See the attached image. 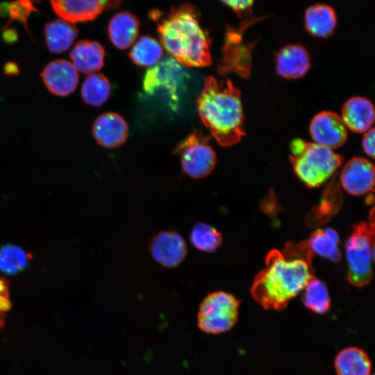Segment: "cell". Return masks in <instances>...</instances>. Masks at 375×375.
I'll list each match as a JSON object with an SVG mask.
<instances>
[{
  "label": "cell",
  "mask_w": 375,
  "mask_h": 375,
  "mask_svg": "<svg viewBox=\"0 0 375 375\" xmlns=\"http://www.w3.org/2000/svg\"><path fill=\"white\" fill-rule=\"evenodd\" d=\"M119 1L53 0L51 6L60 19L71 24L91 21L104 10L119 6Z\"/></svg>",
  "instance_id": "obj_10"
},
{
  "label": "cell",
  "mask_w": 375,
  "mask_h": 375,
  "mask_svg": "<svg viewBox=\"0 0 375 375\" xmlns=\"http://www.w3.org/2000/svg\"><path fill=\"white\" fill-rule=\"evenodd\" d=\"M341 118L347 128L351 131L366 132L374 122V106L365 97H351L344 103Z\"/></svg>",
  "instance_id": "obj_15"
},
{
  "label": "cell",
  "mask_w": 375,
  "mask_h": 375,
  "mask_svg": "<svg viewBox=\"0 0 375 375\" xmlns=\"http://www.w3.org/2000/svg\"><path fill=\"white\" fill-rule=\"evenodd\" d=\"M149 249L153 258L165 267L180 265L187 255V245L183 238L174 231H162L150 241Z\"/></svg>",
  "instance_id": "obj_11"
},
{
  "label": "cell",
  "mask_w": 375,
  "mask_h": 375,
  "mask_svg": "<svg viewBox=\"0 0 375 375\" xmlns=\"http://www.w3.org/2000/svg\"><path fill=\"white\" fill-rule=\"evenodd\" d=\"M371 221L355 225L345 244L349 282L358 288L369 284L373 277L374 260V208Z\"/></svg>",
  "instance_id": "obj_5"
},
{
  "label": "cell",
  "mask_w": 375,
  "mask_h": 375,
  "mask_svg": "<svg viewBox=\"0 0 375 375\" xmlns=\"http://www.w3.org/2000/svg\"><path fill=\"white\" fill-rule=\"evenodd\" d=\"M17 32L15 30H7L3 34V39L7 42H13L17 39Z\"/></svg>",
  "instance_id": "obj_32"
},
{
  "label": "cell",
  "mask_w": 375,
  "mask_h": 375,
  "mask_svg": "<svg viewBox=\"0 0 375 375\" xmlns=\"http://www.w3.org/2000/svg\"><path fill=\"white\" fill-rule=\"evenodd\" d=\"M92 133L97 142L106 148H116L124 144L128 134L125 119L116 112H106L97 118Z\"/></svg>",
  "instance_id": "obj_14"
},
{
  "label": "cell",
  "mask_w": 375,
  "mask_h": 375,
  "mask_svg": "<svg viewBox=\"0 0 375 375\" xmlns=\"http://www.w3.org/2000/svg\"><path fill=\"white\" fill-rule=\"evenodd\" d=\"M76 27L62 19H57L45 25L47 46L52 53H60L67 50L78 35Z\"/></svg>",
  "instance_id": "obj_21"
},
{
  "label": "cell",
  "mask_w": 375,
  "mask_h": 375,
  "mask_svg": "<svg viewBox=\"0 0 375 375\" xmlns=\"http://www.w3.org/2000/svg\"><path fill=\"white\" fill-rule=\"evenodd\" d=\"M337 375H370L372 362L367 353L357 347H349L335 356Z\"/></svg>",
  "instance_id": "obj_19"
},
{
  "label": "cell",
  "mask_w": 375,
  "mask_h": 375,
  "mask_svg": "<svg viewBox=\"0 0 375 375\" xmlns=\"http://www.w3.org/2000/svg\"><path fill=\"white\" fill-rule=\"evenodd\" d=\"M370 375H374V374H370Z\"/></svg>",
  "instance_id": "obj_34"
},
{
  "label": "cell",
  "mask_w": 375,
  "mask_h": 375,
  "mask_svg": "<svg viewBox=\"0 0 375 375\" xmlns=\"http://www.w3.org/2000/svg\"><path fill=\"white\" fill-rule=\"evenodd\" d=\"M190 241L197 249L212 253L222 244V237L221 233L213 226L204 222H198L192 229Z\"/></svg>",
  "instance_id": "obj_26"
},
{
  "label": "cell",
  "mask_w": 375,
  "mask_h": 375,
  "mask_svg": "<svg viewBox=\"0 0 375 375\" xmlns=\"http://www.w3.org/2000/svg\"><path fill=\"white\" fill-rule=\"evenodd\" d=\"M149 17L157 25L162 46L181 65L201 67L211 64L210 39L194 6L185 3L167 12L154 9Z\"/></svg>",
  "instance_id": "obj_2"
},
{
  "label": "cell",
  "mask_w": 375,
  "mask_h": 375,
  "mask_svg": "<svg viewBox=\"0 0 375 375\" xmlns=\"http://www.w3.org/2000/svg\"><path fill=\"white\" fill-rule=\"evenodd\" d=\"M276 60L277 73L290 79L303 76L310 66L307 51L299 44H289L281 49Z\"/></svg>",
  "instance_id": "obj_16"
},
{
  "label": "cell",
  "mask_w": 375,
  "mask_h": 375,
  "mask_svg": "<svg viewBox=\"0 0 375 375\" xmlns=\"http://www.w3.org/2000/svg\"><path fill=\"white\" fill-rule=\"evenodd\" d=\"M240 301L233 294L217 291L208 294L199 306L197 325L204 333L219 334L231 329L238 319Z\"/></svg>",
  "instance_id": "obj_6"
},
{
  "label": "cell",
  "mask_w": 375,
  "mask_h": 375,
  "mask_svg": "<svg viewBox=\"0 0 375 375\" xmlns=\"http://www.w3.org/2000/svg\"><path fill=\"white\" fill-rule=\"evenodd\" d=\"M241 92L229 79H205L197 98L199 117L217 143L230 147L244 135Z\"/></svg>",
  "instance_id": "obj_3"
},
{
  "label": "cell",
  "mask_w": 375,
  "mask_h": 375,
  "mask_svg": "<svg viewBox=\"0 0 375 375\" xmlns=\"http://www.w3.org/2000/svg\"><path fill=\"white\" fill-rule=\"evenodd\" d=\"M32 1H19L12 2L8 5L10 17L15 20H18L26 26L27 19L33 11H35Z\"/></svg>",
  "instance_id": "obj_28"
},
{
  "label": "cell",
  "mask_w": 375,
  "mask_h": 375,
  "mask_svg": "<svg viewBox=\"0 0 375 375\" xmlns=\"http://www.w3.org/2000/svg\"><path fill=\"white\" fill-rule=\"evenodd\" d=\"M140 22L132 13L126 11L116 14L108 24V36L112 43L119 49L131 47L139 33Z\"/></svg>",
  "instance_id": "obj_18"
},
{
  "label": "cell",
  "mask_w": 375,
  "mask_h": 375,
  "mask_svg": "<svg viewBox=\"0 0 375 375\" xmlns=\"http://www.w3.org/2000/svg\"><path fill=\"white\" fill-rule=\"evenodd\" d=\"M309 130L315 143L331 149L342 146L348 135L341 117L331 111H322L315 115Z\"/></svg>",
  "instance_id": "obj_9"
},
{
  "label": "cell",
  "mask_w": 375,
  "mask_h": 375,
  "mask_svg": "<svg viewBox=\"0 0 375 375\" xmlns=\"http://www.w3.org/2000/svg\"><path fill=\"white\" fill-rule=\"evenodd\" d=\"M337 23L335 10L330 6L317 3L308 7L305 13V26L312 35L326 38L334 31Z\"/></svg>",
  "instance_id": "obj_20"
},
{
  "label": "cell",
  "mask_w": 375,
  "mask_h": 375,
  "mask_svg": "<svg viewBox=\"0 0 375 375\" xmlns=\"http://www.w3.org/2000/svg\"><path fill=\"white\" fill-rule=\"evenodd\" d=\"M290 151V160L297 176L310 188L322 185L343 161V157L331 149L301 139L292 140Z\"/></svg>",
  "instance_id": "obj_4"
},
{
  "label": "cell",
  "mask_w": 375,
  "mask_h": 375,
  "mask_svg": "<svg viewBox=\"0 0 375 375\" xmlns=\"http://www.w3.org/2000/svg\"><path fill=\"white\" fill-rule=\"evenodd\" d=\"M302 302L315 313H326L331 308V298L326 284L313 276L303 289Z\"/></svg>",
  "instance_id": "obj_23"
},
{
  "label": "cell",
  "mask_w": 375,
  "mask_h": 375,
  "mask_svg": "<svg viewBox=\"0 0 375 375\" xmlns=\"http://www.w3.org/2000/svg\"><path fill=\"white\" fill-rule=\"evenodd\" d=\"M111 90L110 81L101 73L89 74L81 87V97L90 106H100L108 99Z\"/></svg>",
  "instance_id": "obj_24"
},
{
  "label": "cell",
  "mask_w": 375,
  "mask_h": 375,
  "mask_svg": "<svg viewBox=\"0 0 375 375\" xmlns=\"http://www.w3.org/2000/svg\"><path fill=\"white\" fill-rule=\"evenodd\" d=\"M47 90L53 94L65 97L72 94L78 83V73L73 64L64 59L53 60L41 73Z\"/></svg>",
  "instance_id": "obj_13"
},
{
  "label": "cell",
  "mask_w": 375,
  "mask_h": 375,
  "mask_svg": "<svg viewBox=\"0 0 375 375\" xmlns=\"http://www.w3.org/2000/svg\"><path fill=\"white\" fill-rule=\"evenodd\" d=\"M208 140L201 132H194L175 149L181 154L182 170L191 178H205L215 168L217 156Z\"/></svg>",
  "instance_id": "obj_8"
},
{
  "label": "cell",
  "mask_w": 375,
  "mask_h": 375,
  "mask_svg": "<svg viewBox=\"0 0 375 375\" xmlns=\"http://www.w3.org/2000/svg\"><path fill=\"white\" fill-rule=\"evenodd\" d=\"M374 128H372L363 136L362 147L367 155L374 158Z\"/></svg>",
  "instance_id": "obj_31"
},
{
  "label": "cell",
  "mask_w": 375,
  "mask_h": 375,
  "mask_svg": "<svg viewBox=\"0 0 375 375\" xmlns=\"http://www.w3.org/2000/svg\"><path fill=\"white\" fill-rule=\"evenodd\" d=\"M188 78L182 65L172 58L166 57L147 71L143 79V90L148 95L164 92L171 108L176 110L181 91Z\"/></svg>",
  "instance_id": "obj_7"
},
{
  "label": "cell",
  "mask_w": 375,
  "mask_h": 375,
  "mask_svg": "<svg viewBox=\"0 0 375 375\" xmlns=\"http://www.w3.org/2000/svg\"><path fill=\"white\" fill-rule=\"evenodd\" d=\"M10 307L8 282L6 279L0 278V329L4 324L6 314Z\"/></svg>",
  "instance_id": "obj_29"
},
{
  "label": "cell",
  "mask_w": 375,
  "mask_h": 375,
  "mask_svg": "<svg viewBox=\"0 0 375 375\" xmlns=\"http://www.w3.org/2000/svg\"><path fill=\"white\" fill-rule=\"evenodd\" d=\"M340 182L342 188L351 195L360 196L373 191L374 165L366 158H353L344 165Z\"/></svg>",
  "instance_id": "obj_12"
},
{
  "label": "cell",
  "mask_w": 375,
  "mask_h": 375,
  "mask_svg": "<svg viewBox=\"0 0 375 375\" xmlns=\"http://www.w3.org/2000/svg\"><path fill=\"white\" fill-rule=\"evenodd\" d=\"M307 242L313 253H315L333 262L340 260L341 253L338 247L339 237L333 228L316 229L311 233Z\"/></svg>",
  "instance_id": "obj_22"
},
{
  "label": "cell",
  "mask_w": 375,
  "mask_h": 375,
  "mask_svg": "<svg viewBox=\"0 0 375 375\" xmlns=\"http://www.w3.org/2000/svg\"><path fill=\"white\" fill-rule=\"evenodd\" d=\"M224 4L231 7L238 16H243L251 12L253 1H223Z\"/></svg>",
  "instance_id": "obj_30"
},
{
  "label": "cell",
  "mask_w": 375,
  "mask_h": 375,
  "mask_svg": "<svg viewBox=\"0 0 375 375\" xmlns=\"http://www.w3.org/2000/svg\"><path fill=\"white\" fill-rule=\"evenodd\" d=\"M69 57L77 71L90 74L103 66L105 49L98 42L83 40L76 44Z\"/></svg>",
  "instance_id": "obj_17"
},
{
  "label": "cell",
  "mask_w": 375,
  "mask_h": 375,
  "mask_svg": "<svg viewBox=\"0 0 375 375\" xmlns=\"http://www.w3.org/2000/svg\"><path fill=\"white\" fill-rule=\"evenodd\" d=\"M30 258V255L22 248L5 245L0 249V270L7 274H15L27 266Z\"/></svg>",
  "instance_id": "obj_27"
},
{
  "label": "cell",
  "mask_w": 375,
  "mask_h": 375,
  "mask_svg": "<svg viewBox=\"0 0 375 375\" xmlns=\"http://www.w3.org/2000/svg\"><path fill=\"white\" fill-rule=\"evenodd\" d=\"M162 55L163 49L160 44L149 35L141 37L129 53L131 60L142 67L156 65Z\"/></svg>",
  "instance_id": "obj_25"
},
{
  "label": "cell",
  "mask_w": 375,
  "mask_h": 375,
  "mask_svg": "<svg viewBox=\"0 0 375 375\" xmlns=\"http://www.w3.org/2000/svg\"><path fill=\"white\" fill-rule=\"evenodd\" d=\"M4 71L8 74H15L19 72L17 65L14 62H8L4 67Z\"/></svg>",
  "instance_id": "obj_33"
},
{
  "label": "cell",
  "mask_w": 375,
  "mask_h": 375,
  "mask_svg": "<svg viewBox=\"0 0 375 375\" xmlns=\"http://www.w3.org/2000/svg\"><path fill=\"white\" fill-rule=\"evenodd\" d=\"M313 254L307 240L269 251L250 288L254 301L265 310L285 309L314 276Z\"/></svg>",
  "instance_id": "obj_1"
}]
</instances>
